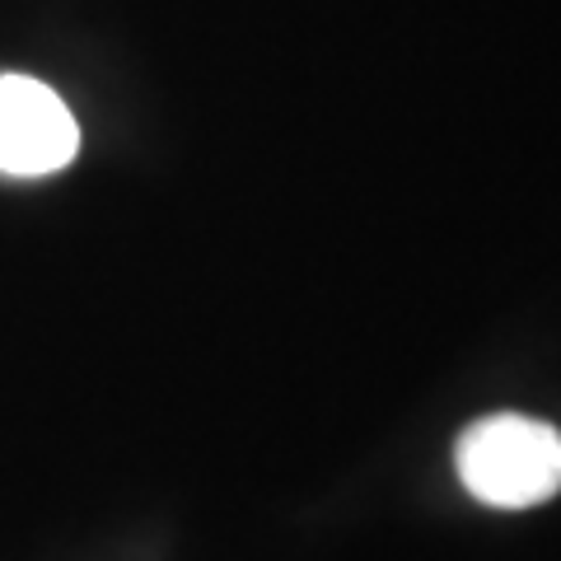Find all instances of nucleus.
I'll return each mask as SVG.
<instances>
[{
  "mask_svg": "<svg viewBox=\"0 0 561 561\" xmlns=\"http://www.w3.org/2000/svg\"><path fill=\"white\" fill-rule=\"evenodd\" d=\"M454 468L482 505L529 511L561 491V431L519 412L482 416L454 445Z\"/></svg>",
  "mask_w": 561,
  "mask_h": 561,
  "instance_id": "f257e3e1",
  "label": "nucleus"
},
{
  "mask_svg": "<svg viewBox=\"0 0 561 561\" xmlns=\"http://www.w3.org/2000/svg\"><path fill=\"white\" fill-rule=\"evenodd\" d=\"M80 127L57 90L33 76H0V173L43 179L76 160Z\"/></svg>",
  "mask_w": 561,
  "mask_h": 561,
  "instance_id": "f03ea898",
  "label": "nucleus"
}]
</instances>
